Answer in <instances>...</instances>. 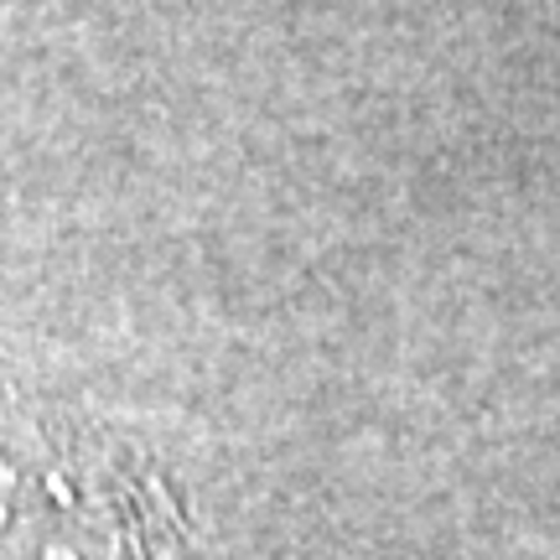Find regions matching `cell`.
<instances>
[{
	"label": "cell",
	"instance_id": "6da1fadb",
	"mask_svg": "<svg viewBox=\"0 0 560 560\" xmlns=\"http://www.w3.org/2000/svg\"><path fill=\"white\" fill-rule=\"evenodd\" d=\"M177 514L140 452L0 395V560H166Z\"/></svg>",
	"mask_w": 560,
	"mask_h": 560
}]
</instances>
